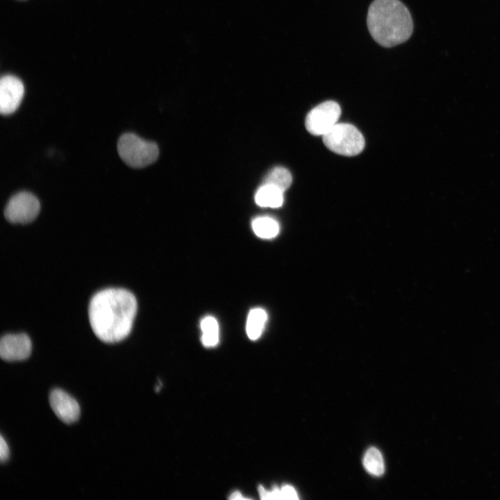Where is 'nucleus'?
<instances>
[{
	"mask_svg": "<svg viewBox=\"0 0 500 500\" xmlns=\"http://www.w3.org/2000/svg\"><path fill=\"white\" fill-rule=\"evenodd\" d=\"M292 183V175L285 168L277 167L266 176L264 184L273 185L281 191H285Z\"/></svg>",
	"mask_w": 500,
	"mask_h": 500,
	"instance_id": "14",
	"label": "nucleus"
},
{
	"mask_svg": "<svg viewBox=\"0 0 500 500\" xmlns=\"http://www.w3.org/2000/svg\"><path fill=\"white\" fill-rule=\"evenodd\" d=\"M49 403L60 420L70 424L80 417V406L72 396L60 389L53 390L49 395Z\"/></svg>",
	"mask_w": 500,
	"mask_h": 500,
	"instance_id": "9",
	"label": "nucleus"
},
{
	"mask_svg": "<svg viewBox=\"0 0 500 500\" xmlns=\"http://www.w3.org/2000/svg\"><path fill=\"white\" fill-rule=\"evenodd\" d=\"M231 499H244L242 494L239 492H233L230 497Z\"/></svg>",
	"mask_w": 500,
	"mask_h": 500,
	"instance_id": "18",
	"label": "nucleus"
},
{
	"mask_svg": "<svg viewBox=\"0 0 500 500\" xmlns=\"http://www.w3.org/2000/svg\"><path fill=\"white\" fill-rule=\"evenodd\" d=\"M283 192L268 184H263L255 194L256 203L262 207L278 208L283 202Z\"/></svg>",
	"mask_w": 500,
	"mask_h": 500,
	"instance_id": "10",
	"label": "nucleus"
},
{
	"mask_svg": "<svg viewBox=\"0 0 500 500\" xmlns=\"http://www.w3.org/2000/svg\"><path fill=\"white\" fill-rule=\"evenodd\" d=\"M137 312V301L129 291L107 288L90 300L89 320L95 335L106 343H115L130 333Z\"/></svg>",
	"mask_w": 500,
	"mask_h": 500,
	"instance_id": "1",
	"label": "nucleus"
},
{
	"mask_svg": "<svg viewBox=\"0 0 500 500\" xmlns=\"http://www.w3.org/2000/svg\"><path fill=\"white\" fill-rule=\"evenodd\" d=\"M40 210V201L34 194L21 192L10 198L6 206L4 216L11 223L26 224L36 218Z\"/></svg>",
	"mask_w": 500,
	"mask_h": 500,
	"instance_id": "5",
	"label": "nucleus"
},
{
	"mask_svg": "<svg viewBox=\"0 0 500 500\" xmlns=\"http://www.w3.org/2000/svg\"><path fill=\"white\" fill-rule=\"evenodd\" d=\"M252 228L255 234L261 238L269 239L277 235L279 232L278 222L272 217H259L252 222Z\"/></svg>",
	"mask_w": 500,
	"mask_h": 500,
	"instance_id": "12",
	"label": "nucleus"
},
{
	"mask_svg": "<svg viewBox=\"0 0 500 500\" xmlns=\"http://www.w3.org/2000/svg\"><path fill=\"white\" fill-rule=\"evenodd\" d=\"M200 326L203 344L206 347L215 346L219 341V325L217 319L212 316H206L201 321Z\"/></svg>",
	"mask_w": 500,
	"mask_h": 500,
	"instance_id": "13",
	"label": "nucleus"
},
{
	"mask_svg": "<svg viewBox=\"0 0 500 500\" xmlns=\"http://www.w3.org/2000/svg\"><path fill=\"white\" fill-rule=\"evenodd\" d=\"M117 151L122 160L133 168H142L152 164L159 155V149L156 143L144 140L132 133L120 136Z\"/></svg>",
	"mask_w": 500,
	"mask_h": 500,
	"instance_id": "3",
	"label": "nucleus"
},
{
	"mask_svg": "<svg viewBox=\"0 0 500 500\" xmlns=\"http://www.w3.org/2000/svg\"><path fill=\"white\" fill-rule=\"evenodd\" d=\"M363 465L366 470L374 476H381L385 470L382 455L375 447L369 448L363 458Z\"/></svg>",
	"mask_w": 500,
	"mask_h": 500,
	"instance_id": "15",
	"label": "nucleus"
},
{
	"mask_svg": "<svg viewBox=\"0 0 500 500\" xmlns=\"http://www.w3.org/2000/svg\"><path fill=\"white\" fill-rule=\"evenodd\" d=\"M31 350V341L26 334H7L1 339L0 356L3 360L14 362L26 360L30 356Z\"/></svg>",
	"mask_w": 500,
	"mask_h": 500,
	"instance_id": "8",
	"label": "nucleus"
},
{
	"mask_svg": "<svg viewBox=\"0 0 500 500\" xmlns=\"http://www.w3.org/2000/svg\"><path fill=\"white\" fill-rule=\"evenodd\" d=\"M10 456V451L6 441L3 436L0 439V460L1 462L7 461Z\"/></svg>",
	"mask_w": 500,
	"mask_h": 500,
	"instance_id": "17",
	"label": "nucleus"
},
{
	"mask_svg": "<svg viewBox=\"0 0 500 500\" xmlns=\"http://www.w3.org/2000/svg\"><path fill=\"white\" fill-rule=\"evenodd\" d=\"M341 109L335 101H327L312 109L306 118V128L315 135H324L336 124L340 116Z\"/></svg>",
	"mask_w": 500,
	"mask_h": 500,
	"instance_id": "6",
	"label": "nucleus"
},
{
	"mask_svg": "<svg viewBox=\"0 0 500 500\" xmlns=\"http://www.w3.org/2000/svg\"><path fill=\"white\" fill-rule=\"evenodd\" d=\"M367 24L372 38L388 48L407 41L413 29L410 12L399 0H374L368 9Z\"/></svg>",
	"mask_w": 500,
	"mask_h": 500,
	"instance_id": "2",
	"label": "nucleus"
},
{
	"mask_svg": "<svg viewBox=\"0 0 500 500\" xmlns=\"http://www.w3.org/2000/svg\"><path fill=\"white\" fill-rule=\"evenodd\" d=\"M267 320V312L262 308H256L249 311L246 326L249 339L256 340L261 335Z\"/></svg>",
	"mask_w": 500,
	"mask_h": 500,
	"instance_id": "11",
	"label": "nucleus"
},
{
	"mask_svg": "<svg viewBox=\"0 0 500 500\" xmlns=\"http://www.w3.org/2000/svg\"><path fill=\"white\" fill-rule=\"evenodd\" d=\"M282 499H298L297 492L294 488L290 485H284L281 489Z\"/></svg>",
	"mask_w": 500,
	"mask_h": 500,
	"instance_id": "16",
	"label": "nucleus"
},
{
	"mask_svg": "<svg viewBox=\"0 0 500 500\" xmlns=\"http://www.w3.org/2000/svg\"><path fill=\"white\" fill-rule=\"evenodd\" d=\"M323 142L331 151L347 156L360 153L365 147L362 133L349 124H336L323 135Z\"/></svg>",
	"mask_w": 500,
	"mask_h": 500,
	"instance_id": "4",
	"label": "nucleus"
},
{
	"mask_svg": "<svg viewBox=\"0 0 500 500\" xmlns=\"http://www.w3.org/2000/svg\"><path fill=\"white\" fill-rule=\"evenodd\" d=\"M24 94L22 81L16 76L6 75L0 81V111L2 115L13 113L19 106Z\"/></svg>",
	"mask_w": 500,
	"mask_h": 500,
	"instance_id": "7",
	"label": "nucleus"
}]
</instances>
